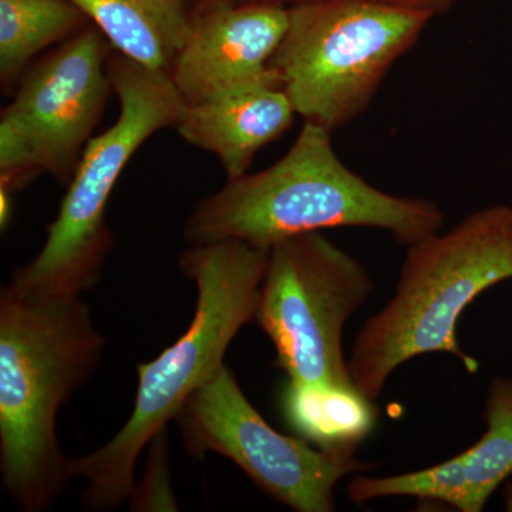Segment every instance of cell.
<instances>
[{
  "label": "cell",
  "instance_id": "obj_1",
  "mask_svg": "<svg viewBox=\"0 0 512 512\" xmlns=\"http://www.w3.org/2000/svg\"><path fill=\"white\" fill-rule=\"evenodd\" d=\"M268 252L227 239L191 245L180 255L181 271L197 286L194 318L174 345L138 365L133 412L119 433L99 450L70 461L72 477L86 480V508L113 510L136 493L134 473L144 448L225 365L232 340L254 322Z\"/></svg>",
  "mask_w": 512,
  "mask_h": 512
},
{
  "label": "cell",
  "instance_id": "obj_2",
  "mask_svg": "<svg viewBox=\"0 0 512 512\" xmlns=\"http://www.w3.org/2000/svg\"><path fill=\"white\" fill-rule=\"evenodd\" d=\"M104 338L76 298L26 301L0 292V471L26 512L49 510L69 483L59 410L100 365Z\"/></svg>",
  "mask_w": 512,
  "mask_h": 512
},
{
  "label": "cell",
  "instance_id": "obj_3",
  "mask_svg": "<svg viewBox=\"0 0 512 512\" xmlns=\"http://www.w3.org/2000/svg\"><path fill=\"white\" fill-rule=\"evenodd\" d=\"M330 136L325 128L303 124L281 160L228 180L198 202L185 222V239L191 245L237 239L269 249L309 232L362 227L382 229L410 247L440 231L439 205L367 183L340 160Z\"/></svg>",
  "mask_w": 512,
  "mask_h": 512
},
{
  "label": "cell",
  "instance_id": "obj_4",
  "mask_svg": "<svg viewBox=\"0 0 512 512\" xmlns=\"http://www.w3.org/2000/svg\"><path fill=\"white\" fill-rule=\"evenodd\" d=\"M511 278L507 205L473 212L450 231L407 247L396 293L367 320L350 353L356 389L375 402L403 363L426 353H448L476 373L477 360L458 345V319L480 293Z\"/></svg>",
  "mask_w": 512,
  "mask_h": 512
},
{
  "label": "cell",
  "instance_id": "obj_5",
  "mask_svg": "<svg viewBox=\"0 0 512 512\" xmlns=\"http://www.w3.org/2000/svg\"><path fill=\"white\" fill-rule=\"evenodd\" d=\"M107 70L119 117L84 148L45 245L13 274L8 288L26 301L76 298L99 284L114 245L106 217L114 187L138 148L158 131L174 128L187 106L170 74L114 49Z\"/></svg>",
  "mask_w": 512,
  "mask_h": 512
},
{
  "label": "cell",
  "instance_id": "obj_6",
  "mask_svg": "<svg viewBox=\"0 0 512 512\" xmlns=\"http://www.w3.org/2000/svg\"><path fill=\"white\" fill-rule=\"evenodd\" d=\"M433 19L382 0L296 3L269 67L295 113L333 133L370 106Z\"/></svg>",
  "mask_w": 512,
  "mask_h": 512
},
{
  "label": "cell",
  "instance_id": "obj_7",
  "mask_svg": "<svg viewBox=\"0 0 512 512\" xmlns=\"http://www.w3.org/2000/svg\"><path fill=\"white\" fill-rule=\"evenodd\" d=\"M372 292L365 266L323 232L269 248L254 322L274 345L289 382L356 389L343 329Z\"/></svg>",
  "mask_w": 512,
  "mask_h": 512
},
{
  "label": "cell",
  "instance_id": "obj_8",
  "mask_svg": "<svg viewBox=\"0 0 512 512\" xmlns=\"http://www.w3.org/2000/svg\"><path fill=\"white\" fill-rule=\"evenodd\" d=\"M175 421L192 457L217 453L229 458L266 494L299 512L335 510L336 484L372 468L355 454L313 448L301 437L276 431L225 365L191 394Z\"/></svg>",
  "mask_w": 512,
  "mask_h": 512
},
{
  "label": "cell",
  "instance_id": "obj_9",
  "mask_svg": "<svg viewBox=\"0 0 512 512\" xmlns=\"http://www.w3.org/2000/svg\"><path fill=\"white\" fill-rule=\"evenodd\" d=\"M97 26H87L26 70L2 120L29 141L43 173L69 184L94 128L114 93L111 49ZM111 47V46H110Z\"/></svg>",
  "mask_w": 512,
  "mask_h": 512
},
{
  "label": "cell",
  "instance_id": "obj_10",
  "mask_svg": "<svg viewBox=\"0 0 512 512\" xmlns=\"http://www.w3.org/2000/svg\"><path fill=\"white\" fill-rule=\"evenodd\" d=\"M288 23L289 8L278 3H192L190 29L170 72L185 104L255 84L279 86L269 64Z\"/></svg>",
  "mask_w": 512,
  "mask_h": 512
},
{
  "label": "cell",
  "instance_id": "obj_11",
  "mask_svg": "<svg viewBox=\"0 0 512 512\" xmlns=\"http://www.w3.org/2000/svg\"><path fill=\"white\" fill-rule=\"evenodd\" d=\"M487 430L473 447L427 470L389 477L353 478L350 500L382 497L440 501L461 512H480L494 491L512 476V377H497L488 389Z\"/></svg>",
  "mask_w": 512,
  "mask_h": 512
},
{
  "label": "cell",
  "instance_id": "obj_12",
  "mask_svg": "<svg viewBox=\"0 0 512 512\" xmlns=\"http://www.w3.org/2000/svg\"><path fill=\"white\" fill-rule=\"evenodd\" d=\"M295 109L276 84L241 87L185 106L174 130L185 143L214 154L228 180L248 174L256 154L284 136Z\"/></svg>",
  "mask_w": 512,
  "mask_h": 512
},
{
  "label": "cell",
  "instance_id": "obj_13",
  "mask_svg": "<svg viewBox=\"0 0 512 512\" xmlns=\"http://www.w3.org/2000/svg\"><path fill=\"white\" fill-rule=\"evenodd\" d=\"M111 49L170 74L190 29L191 0H72Z\"/></svg>",
  "mask_w": 512,
  "mask_h": 512
},
{
  "label": "cell",
  "instance_id": "obj_14",
  "mask_svg": "<svg viewBox=\"0 0 512 512\" xmlns=\"http://www.w3.org/2000/svg\"><path fill=\"white\" fill-rule=\"evenodd\" d=\"M286 423L320 450L355 454L377 420L373 400L356 389L289 382L281 397Z\"/></svg>",
  "mask_w": 512,
  "mask_h": 512
},
{
  "label": "cell",
  "instance_id": "obj_15",
  "mask_svg": "<svg viewBox=\"0 0 512 512\" xmlns=\"http://www.w3.org/2000/svg\"><path fill=\"white\" fill-rule=\"evenodd\" d=\"M92 25L72 0H0V83L20 82L33 59Z\"/></svg>",
  "mask_w": 512,
  "mask_h": 512
},
{
  "label": "cell",
  "instance_id": "obj_16",
  "mask_svg": "<svg viewBox=\"0 0 512 512\" xmlns=\"http://www.w3.org/2000/svg\"><path fill=\"white\" fill-rule=\"evenodd\" d=\"M42 173L29 141L9 121L0 119V187L15 194Z\"/></svg>",
  "mask_w": 512,
  "mask_h": 512
},
{
  "label": "cell",
  "instance_id": "obj_17",
  "mask_svg": "<svg viewBox=\"0 0 512 512\" xmlns=\"http://www.w3.org/2000/svg\"><path fill=\"white\" fill-rule=\"evenodd\" d=\"M204 2V0H191V3ZM228 2L247 3V2H266L278 3V5L292 6L296 3L311 2V0H228ZM382 2L394 3V5L406 6L423 12L430 13L433 18H439L441 15L451 12L463 0H382Z\"/></svg>",
  "mask_w": 512,
  "mask_h": 512
},
{
  "label": "cell",
  "instance_id": "obj_18",
  "mask_svg": "<svg viewBox=\"0 0 512 512\" xmlns=\"http://www.w3.org/2000/svg\"><path fill=\"white\" fill-rule=\"evenodd\" d=\"M12 192L0 187V227L2 231L8 229L12 220Z\"/></svg>",
  "mask_w": 512,
  "mask_h": 512
}]
</instances>
